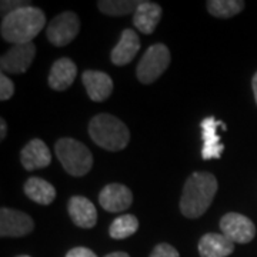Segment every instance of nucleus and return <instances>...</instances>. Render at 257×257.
<instances>
[{"label":"nucleus","mask_w":257,"mask_h":257,"mask_svg":"<svg viewBox=\"0 0 257 257\" xmlns=\"http://www.w3.org/2000/svg\"><path fill=\"white\" fill-rule=\"evenodd\" d=\"M35 229L33 219L23 211L3 207L0 210V236L23 237Z\"/></svg>","instance_id":"nucleus-9"},{"label":"nucleus","mask_w":257,"mask_h":257,"mask_svg":"<svg viewBox=\"0 0 257 257\" xmlns=\"http://www.w3.org/2000/svg\"><path fill=\"white\" fill-rule=\"evenodd\" d=\"M150 257H180L179 251L169 243H160L152 250Z\"/></svg>","instance_id":"nucleus-24"},{"label":"nucleus","mask_w":257,"mask_h":257,"mask_svg":"<svg viewBox=\"0 0 257 257\" xmlns=\"http://www.w3.org/2000/svg\"><path fill=\"white\" fill-rule=\"evenodd\" d=\"M77 74V67L72 59H57L49 73V86L56 92H63L73 84Z\"/></svg>","instance_id":"nucleus-16"},{"label":"nucleus","mask_w":257,"mask_h":257,"mask_svg":"<svg viewBox=\"0 0 257 257\" xmlns=\"http://www.w3.org/2000/svg\"><path fill=\"white\" fill-rule=\"evenodd\" d=\"M15 93V84L5 73L0 76V100H9Z\"/></svg>","instance_id":"nucleus-23"},{"label":"nucleus","mask_w":257,"mask_h":257,"mask_svg":"<svg viewBox=\"0 0 257 257\" xmlns=\"http://www.w3.org/2000/svg\"><path fill=\"white\" fill-rule=\"evenodd\" d=\"M170 64V50L163 43H156L150 46L139 62L136 74L139 82L143 84L155 83L165 73Z\"/></svg>","instance_id":"nucleus-5"},{"label":"nucleus","mask_w":257,"mask_h":257,"mask_svg":"<svg viewBox=\"0 0 257 257\" xmlns=\"http://www.w3.org/2000/svg\"><path fill=\"white\" fill-rule=\"evenodd\" d=\"M20 162L28 172H33L37 169H45L50 165L52 155L43 140L33 139L22 149Z\"/></svg>","instance_id":"nucleus-12"},{"label":"nucleus","mask_w":257,"mask_h":257,"mask_svg":"<svg viewBox=\"0 0 257 257\" xmlns=\"http://www.w3.org/2000/svg\"><path fill=\"white\" fill-rule=\"evenodd\" d=\"M18 257H30V256H18Z\"/></svg>","instance_id":"nucleus-30"},{"label":"nucleus","mask_w":257,"mask_h":257,"mask_svg":"<svg viewBox=\"0 0 257 257\" xmlns=\"http://www.w3.org/2000/svg\"><path fill=\"white\" fill-rule=\"evenodd\" d=\"M246 3L241 0H209L207 10L211 16L220 19L233 18L244 9Z\"/></svg>","instance_id":"nucleus-21"},{"label":"nucleus","mask_w":257,"mask_h":257,"mask_svg":"<svg viewBox=\"0 0 257 257\" xmlns=\"http://www.w3.org/2000/svg\"><path fill=\"white\" fill-rule=\"evenodd\" d=\"M251 87H253V93H254V100L257 103V73L253 76V80H251Z\"/></svg>","instance_id":"nucleus-28"},{"label":"nucleus","mask_w":257,"mask_h":257,"mask_svg":"<svg viewBox=\"0 0 257 257\" xmlns=\"http://www.w3.org/2000/svg\"><path fill=\"white\" fill-rule=\"evenodd\" d=\"M36 56V46L32 43L15 45L0 59V67L3 73L22 74L28 72Z\"/></svg>","instance_id":"nucleus-8"},{"label":"nucleus","mask_w":257,"mask_h":257,"mask_svg":"<svg viewBox=\"0 0 257 257\" xmlns=\"http://www.w3.org/2000/svg\"><path fill=\"white\" fill-rule=\"evenodd\" d=\"M46 25L45 13L33 6H25L10 12L2 20V37L15 45L32 43V40L40 33Z\"/></svg>","instance_id":"nucleus-2"},{"label":"nucleus","mask_w":257,"mask_h":257,"mask_svg":"<svg viewBox=\"0 0 257 257\" xmlns=\"http://www.w3.org/2000/svg\"><path fill=\"white\" fill-rule=\"evenodd\" d=\"M139 229V220L133 214H121L111 221L109 234L111 239L123 240L133 236Z\"/></svg>","instance_id":"nucleus-20"},{"label":"nucleus","mask_w":257,"mask_h":257,"mask_svg":"<svg viewBox=\"0 0 257 257\" xmlns=\"http://www.w3.org/2000/svg\"><path fill=\"white\" fill-rule=\"evenodd\" d=\"M140 50V39L133 29L123 30L119 43L113 47L110 53L111 63L116 66H126L130 63Z\"/></svg>","instance_id":"nucleus-15"},{"label":"nucleus","mask_w":257,"mask_h":257,"mask_svg":"<svg viewBox=\"0 0 257 257\" xmlns=\"http://www.w3.org/2000/svg\"><path fill=\"white\" fill-rule=\"evenodd\" d=\"M55 152L66 173L74 177H82L90 172L93 155L80 142L70 138L59 139L55 145Z\"/></svg>","instance_id":"nucleus-4"},{"label":"nucleus","mask_w":257,"mask_h":257,"mask_svg":"<svg viewBox=\"0 0 257 257\" xmlns=\"http://www.w3.org/2000/svg\"><path fill=\"white\" fill-rule=\"evenodd\" d=\"M216 177L207 172H196L187 177L180 197V211L187 219H197L211 206L217 192Z\"/></svg>","instance_id":"nucleus-1"},{"label":"nucleus","mask_w":257,"mask_h":257,"mask_svg":"<svg viewBox=\"0 0 257 257\" xmlns=\"http://www.w3.org/2000/svg\"><path fill=\"white\" fill-rule=\"evenodd\" d=\"M6 130H8L6 121H5V119H0V139H2V140L6 138V133H8Z\"/></svg>","instance_id":"nucleus-27"},{"label":"nucleus","mask_w":257,"mask_h":257,"mask_svg":"<svg viewBox=\"0 0 257 257\" xmlns=\"http://www.w3.org/2000/svg\"><path fill=\"white\" fill-rule=\"evenodd\" d=\"M67 211L76 226L82 229H92L97 223V210L89 199L73 196L67 203Z\"/></svg>","instance_id":"nucleus-13"},{"label":"nucleus","mask_w":257,"mask_h":257,"mask_svg":"<svg viewBox=\"0 0 257 257\" xmlns=\"http://www.w3.org/2000/svg\"><path fill=\"white\" fill-rule=\"evenodd\" d=\"M104 257H130L127 253H124V251H113V253H109V254H106Z\"/></svg>","instance_id":"nucleus-29"},{"label":"nucleus","mask_w":257,"mask_h":257,"mask_svg":"<svg viewBox=\"0 0 257 257\" xmlns=\"http://www.w3.org/2000/svg\"><path fill=\"white\" fill-rule=\"evenodd\" d=\"M80 32V20L73 12H63L52 19L46 29L49 42L56 47L67 46Z\"/></svg>","instance_id":"nucleus-6"},{"label":"nucleus","mask_w":257,"mask_h":257,"mask_svg":"<svg viewBox=\"0 0 257 257\" xmlns=\"http://www.w3.org/2000/svg\"><path fill=\"white\" fill-rule=\"evenodd\" d=\"M217 127H223L226 130V124L216 120L213 116L206 117L200 123L203 139L202 159L203 160H211V159H220L221 153L224 150V145L221 143L220 136L217 133Z\"/></svg>","instance_id":"nucleus-11"},{"label":"nucleus","mask_w":257,"mask_h":257,"mask_svg":"<svg viewBox=\"0 0 257 257\" xmlns=\"http://www.w3.org/2000/svg\"><path fill=\"white\" fill-rule=\"evenodd\" d=\"M25 6H30V3L28 2H2V13H3V16H6L10 12L25 8Z\"/></svg>","instance_id":"nucleus-25"},{"label":"nucleus","mask_w":257,"mask_h":257,"mask_svg":"<svg viewBox=\"0 0 257 257\" xmlns=\"http://www.w3.org/2000/svg\"><path fill=\"white\" fill-rule=\"evenodd\" d=\"M89 136L97 146L109 152H120L130 142L127 126L109 113L96 114L90 120Z\"/></svg>","instance_id":"nucleus-3"},{"label":"nucleus","mask_w":257,"mask_h":257,"mask_svg":"<svg viewBox=\"0 0 257 257\" xmlns=\"http://www.w3.org/2000/svg\"><path fill=\"white\" fill-rule=\"evenodd\" d=\"M140 2L135 0H100L97 2V8L101 13L107 16H124L135 13Z\"/></svg>","instance_id":"nucleus-22"},{"label":"nucleus","mask_w":257,"mask_h":257,"mask_svg":"<svg viewBox=\"0 0 257 257\" xmlns=\"http://www.w3.org/2000/svg\"><path fill=\"white\" fill-rule=\"evenodd\" d=\"M82 82L93 101H104L113 92V80L109 74L97 70H84Z\"/></svg>","instance_id":"nucleus-14"},{"label":"nucleus","mask_w":257,"mask_h":257,"mask_svg":"<svg viewBox=\"0 0 257 257\" xmlns=\"http://www.w3.org/2000/svg\"><path fill=\"white\" fill-rule=\"evenodd\" d=\"M221 234L233 243L246 244L256 236V226L248 217L240 213H227L220 219Z\"/></svg>","instance_id":"nucleus-7"},{"label":"nucleus","mask_w":257,"mask_h":257,"mask_svg":"<svg viewBox=\"0 0 257 257\" xmlns=\"http://www.w3.org/2000/svg\"><path fill=\"white\" fill-rule=\"evenodd\" d=\"M163 10L153 2H140L136 12L133 13V25L139 32L145 35H152L157 28Z\"/></svg>","instance_id":"nucleus-17"},{"label":"nucleus","mask_w":257,"mask_h":257,"mask_svg":"<svg viewBox=\"0 0 257 257\" xmlns=\"http://www.w3.org/2000/svg\"><path fill=\"white\" fill-rule=\"evenodd\" d=\"M66 257H97L94 254V251H92L90 248L87 247H74L72 250L67 251Z\"/></svg>","instance_id":"nucleus-26"},{"label":"nucleus","mask_w":257,"mask_h":257,"mask_svg":"<svg viewBox=\"0 0 257 257\" xmlns=\"http://www.w3.org/2000/svg\"><path fill=\"white\" fill-rule=\"evenodd\" d=\"M25 194L35 203L47 206L55 202L56 189L53 184L42 177H30L25 183Z\"/></svg>","instance_id":"nucleus-19"},{"label":"nucleus","mask_w":257,"mask_h":257,"mask_svg":"<svg viewBox=\"0 0 257 257\" xmlns=\"http://www.w3.org/2000/svg\"><path fill=\"white\" fill-rule=\"evenodd\" d=\"M99 203L109 213L124 211L133 203V193L124 184L110 183L101 189L99 194Z\"/></svg>","instance_id":"nucleus-10"},{"label":"nucleus","mask_w":257,"mask_h":257,"mask_svg":"<svg viewBox=\"0 0 257 257\" xmlns=\"http://www.w3.org/2000/svg\"><path fill=\"white\" fill-rule=\"evenodd\" d=\"M234 251V243L224 234L207 233L199 241L200 257H227Z\"/></svg>","instance_id":"nucleus-18"}]
</instances>
